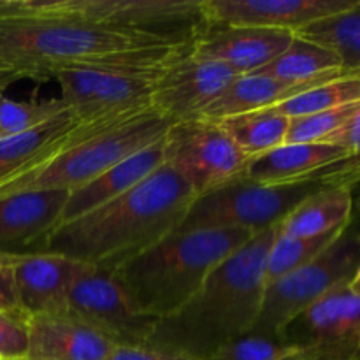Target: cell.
Segmentation results:
<instances>
[{
  "label": "cell",
  "mask_w": 360,
  "mask_h": 360,
  "mask_svg": "<svg viewBox=\"0 0 360 360\" xmlns=\"http://www.w3.org/2000/svg\"><path fill=\"white\" fill-rule=\"evenodd\" d=\"M195 193L167 164L118 199L58 225L37 252L116 271L178 229Z\"/></svg>",
  "instance_id": "cell-1"
},
{
  "label": "cell",
  "mask_w": 360,
  "mask_h": 360,
  "mask_svg": "<svg viewBox=\"0 0 360 360\" xmlns=\"http://www.w3.org/2000/svg\"><path fill=\"white\" fill-rule=\"evenodd\" d=\"M274 227L257 232L225 259L172 315L158 319L146 345L195 360H210L255 327L266 290V262Z\"/></svg>",
  "instance_id": "cell-2"
},
{
  "label": "cell",
  "mask_w": 360,
  "mask_h": 360,
  "mask_svg": "<svg viewBox=\"0 0 360 360\" xmlns=\"http://www.w3.org/2000/svg\"><path fill=\"white\" fill-rule=\"evenodd\" d=\"M171 127V120L151 105L76 120L48 150L0 178V197L39 190L72 192L123 158L160 141Z\"/></svg>",
  "instance_id": "cell-3"
},
{
  "label": "cell",
  "mask_w": 360,
  "mask_h": 360,
  "mask_svg": "<svg viewBox=\"0 0 360 360\" xmlns=\"http://www.w3.org/2000/svg\"><path fill=\"white\" fill-rule=\"evenodd\" d=\"M169 44L98 25L56 18L0 16V67L28 79H53L72 67L137 65V48Z\"/></svg>",
  "instance_id": "cell-4"
},
{
  "label": "cell",
  "mask_w": 360,
  "mask_h": 360,
  "mask_svg": "<svg viewBox=\"0 0 360 360\" xmlns=\"http://www.w3.org/2000/svg\"><path fill=\"white\" fill-rule=\"evenodd\" d=\"M253 236L245 229L174 231L112 273L137 311L164 319L178 311L206 278Z\"/></svg>",
  "instance_id": "cell-5"
},
{
  "label": "cell",
  "mask_w": 360,
  "mask_h": 360,
  "mask_svg": "<svg viewBox=\"0 0 360 360\" xmlns=\"http://www.w3.org/2000/svg\"><path fill=\"white\" fill-rule=\"evenodd\" d=\"M0 16L81 21L169 44H190L206 27L200 0H0Z\"/></svg>",
  "instance_id": "cell-6"
},
{
  "label": "cell",
  "mask_w": 360,
  "mask_h": 360,
  "mask_svg": "<svg viewBox=\"0 0 360 360\" xmlns=\"http://www.w3.org/2000/svg\"><path fill=\"white\" fill-rule=\"evenodd\" d=\"M341 185L326 174L292 183H255L239 176L234 181L193 197L176 231L197 229H245L262 232L273 229L319 190Z\"/></svg>",
  "instance_id": "cell-7"
},
{
  "label": "cell",
  "mask_w": 360,
  "mask_h": 360,
  "mask_svg": "<svg viewBox=\"0 0 360 360\" xmlns=\"http://www.w3.org/2000/svg\"><path fill=\"white\" fill-rule=\"evenodd\" d=\"M360 269V243L345 231L311 262L266 285L259 319L250 334L280 340L292 319L336 287L350 283Z\"/></svg>",
  "instance_id": "cell-8"
},
{
  "label": "cell",
  "mask_w": 360,
  "mask_h": 360,
  "mask_svg": "<svg viewBox=\"0 0 360 360\" xmlns=\"http://www.w3.org/2000/svg\"><path fill=\"white\" fill-rule=\"evenodd\" d=\"M248 158L217 122L192 118L165 134V164L202 195L243 176Z\"/></svg>",
  "instance_id": "cell-9"
},
{
  "label": "cell",
  "mask_w": 360,
  "mask_h": 360,
  "mask_svg": "<svg viewBox=\"0 0 360 360\" xmlns=\"http://www.w3.org/2000/svg\"><path fill=\"white\" fill-rule=\"evenodd\" d=\"M67 311L111 340L139 347L150 340L157 319L137 311L115 273L79 262L67 295Z\"/></svg>",
  "instance_id": "cell-10"
},
{
  "label": "cell",
  "mask_w": 360,
  "mask_h": 360,
  "mask_svg": "<svg viewBox=\"0 0 360 360\" xmlns=\"http://www.w3.org/2000/svg\"><path fill=\"white\" fill-rule=\"evenodd\" d=\"M280 340L297 347L302 360H357L360 295L340 285L292 319Z\"/></svg>",
  "instance_id": "cell-11"
},
{
  "label": "cell",
  "mask_w": 360,
  "mask_h": 360,
  "mask_svg": "<svg viewBox=\"0 0 360 360\" xmlns=\"http://www.w3.org/2000/svg\"><path fill=\"white\" fill-rule=\"evenodd\" d=\"M158 76L115 67H72L58 70L53 79L67 109L77 120H91L151 105Z\"/></svg>",
  "instance_id": "cell-12"
},
{
  "label": "cell",
  "mask_w": 360,
  "mask_h": 360,
  "mask_svg": "<svg viewBox=\"0 0 360 360\" xmlns=\"http://www.w3.org/2000/svg\"><path fill=\"white\" fill-rule=\"evenodd\" d=\"M236 77L231 67L190 53L157 77L150 104L172 123L199 118Z\"/></svg>",
  "instance_id": "cell-13"
},
{
  "label": "cell",
  "mask_w": 360,
  "mask_h": 360,
  "mask_svg": "<svg viewBox=\"0 0 360 360\" xmlns=\"http://www.w3.org/2000/svg\"><path fill=\"white\" fill-rule=\"evenodd\" d=\"M355 4L357 0H200V9L206 27L241 25L297 34Z\"/></svg>",
  "instance_id": "cell-14"
},
{
  "label": "cell",
  "mask_w": 360,
  "mask_h": 360,
  "mask_svg": "<svg viewBox=\"0 0 360 360\" xmlns=\"http://www.w3.org/2000/svg\"><path fill=\"white\" fill-rule=\"evenodd\" d=\"M295 34L241 25H210L192 42V55L231 67L238 76L252 74L287 49Z\"/></svg>",
  "instance_id": "cell-15"
},
{
  "label": "cell",
  "mask_w": 360,
  "mask_h": 360,
  "mask_svg": "<svg viewBox=\"0 0 360 360\" xmlns=\"http://www.w3.org/2000/svg\"><path fill=\"white\" fill-rule=\"evenodd\" d=\"M77 266L79 262L58 253H20L11 269V281L21 315L65 313Z\"/></svg>",
  "instance_id": "cell-16"
},
{
  "label": "cell",
  "mask_w": 360,
  "mask_h": 360,
  "mask_svg": "<svg viewBox=\"0 0 360 360\" xmlns=\"http://www.w3.org/2000/svg\"><path fill=\"white\" fill-rule=\"evenodd\" d=\"M32 360H105L116 345L69 311L25 316Z\"/></svg>",
  "instance_id": "cell-17"
},
{
  "label": "cell",
  "mask_w": 360,
  "mask_h": 360,
  "mask_svg": "<svg viewBox=\"0 0 360 360\" xmlns=\"http://www.w3.org/2000/svg\"><path fill=\"white\" fill-rule=\"evenodd\" d=\"M67 197L69 192L65 190H39L0 197V250L27 253L28 246L42 245L60 224Z\"/></svg>",
  "instance_id": "cell-18"
},
{
  "label": "cell",
  "mask_w": 360,
  "mask_h": 360,
  "mask_svg": "<svg viewBox=\"0 0 360 360\" xmlns=\"http://www.w3.org/2000/svg\"><path fill=\"white\" fill-rule=\"evenodd\" d=\"M165 164V136L157 143L143 148L137 153L123 158L118 164L111 165L104 172L88 181L86 185L69 192L60 224L72 221L111 200L118 199L130 188L139 185L143 179L153 174L158 167ZM56 225V227H58Z\"/></svg>",
  "instance_id": "cell-19"
},
{
  "label": "cell",
  "mask_w": 360,
  "mask_h": 360,
  "mask_svg": "<svg viewBox=\"0 0 360 360\" xmlns=\"http://www.w3.org/2000/svg\"><path fill=\"white\" fill-rule=\"evenodd\" d=\"M345 157H348L347 151L327 143H285L248 158L243 178L269 185L301 181L320 174Z\"/></svg>",
  "instance_id": "cell-20"
},
{
  "label": "cell",
  "mask_w": 360,
  "mask_h": 360,
  "mask_svg": "<svg viewBox=\"0 0 360 360\" xmlns=\"http://www.w3.org/2000/svg\"><path fill=\"white\" fill-rule=\"evenodd\" d=\"M355 188L330 185L294 207L280 224L276 234L285 238H316L347 227L354 211Z\"/></svg>",
  "instance_id": "cell-21"
},
{
  "label": "cell",
  "mask_w": 360,
  "mask_h": 360,
  "mask_svg": "<svg viewBox=\"0 0 360 360\" xmlns=\"http://www.w3.org/2000/svg\"><path fill=\"white\" fill-rule=\"evenodd\" d=\"M316 84L320 83L290 84L264 74H241L200 112L199 118L218 122L243 112L271 109Z\"/></svg>",
  "instance_id": "cell-22"
},
{
  "label": "cell",
  "mask_w": 360,
  "mask_h": 360,
  "mask_svg": "<svg viewBox=\"0 0 360 360\" xmlns=\"http://www.w3.org/2000/svg\"><path fill=\"white\" fill-rule=\"evenodd\" d=\"M252 74H264L290 84L323 83L343 76L340 58L323 46L294 35L280 56Z\"/></svg>",
  "instance_id": "cell-23"
},
{
  "label": "cell",
  "mask_w": 360,
  "mask_h": 360,
  "mask_svg": "<svg viewBox=\"0 0 360 360\" xmlns=\"http://www.w3.org/2000/svg\"><path fill=\"white\" fill-rule=\"evenodd\" d=\"M217 123L245 157L252 158L285 144L290 120L271 108L229 116Z\"/></svg>",
  "instance_id": "cell-24"
},
{
  "label": "cell",
  "mask_w": 360,
  "mask_h": 360,
  "mask_svg": "<svg viewBox=\"0 0 360 360\" xmlns=\"http://www.w3.org/2000/svg\"><path fill=\"white\" fill-rule=\"evenodd\" d=\"M295 35L333 51L345 74L360 72V0L350 9L315 21Z\"/></svg>",
  "instance_id": "cell-25"
},
{
  "label": "cell",
  "mask_w": 360,
  "mask_h": 360,
  "mask_svg": "<svg viewBox=\"0 0 360 360\" xmlns=\"http://www.w3.org/2000/svg\"><path fill=\"white\" fill-rule=\"evenodd\" d=\"M354 102H360V76L343 74V76L308 88L302 94L274 105L273 109L290 120L329 111V109L354 104Z\"/></svg>",
  "instance_id": "cell-26"
},
{
  "label": "cell",
  "mask_w": 360,
  "mask_h": 360,
  "mask_svg": "<svg viewBox=\"0 0 360 360\" xmlns=\"http://www.w3.org/2000/svg\"><path fill=\"white\" fill-rule=\"evenodd\" d=\"M343 231L345 227L329 234L316 236V238H285V236L276 234V229H274V239L271 243L266 262V285L311 262Z\"/></svg>",
  "instance_id": "cell-27"
},
{
  "label": "cell",
  "mask_w": 360,
  "mask_h": 360,
  "mask_svg": "<svg viewBox=\"0 0 360 360\" xmlns=\"http://www.w3.org/2000/svg\"><path fill=\"white\" fill-rule=\"evenodd\" d=\"M65 111L69 109L60 97L18 102L0 94V137L20 136L37 130Z\"/></svg>",
  "instance_id": "cell-28"
},
{
  "label": "cell",
  "mask_w": 360,
  "mask_h": 360,
  "mask_svg": "<svg viewBox=\"0 0 360 360\" xmlns=\"http://www.w3.org/2000/svg\"><path fill=\"white\" fill-rule=\"evenodd\" d=\"M210 360H302V352L276 338L248 334L221 347Z\"/></svg>",
  "instance_id": "cell-29"
},
{
  "label": "cell",
  "mask_w": 360,
  "mask_h": 360,
  "mask_svg": "<svg viewBox=\"0 0 360 360\" xmlns=\"http://www.w3.org/2000/svg\"><path fill=\"white\" fill-rule=\"evenodd\" d=\"M360 102H354L329 111L290 118L285 143H323L357 111Z\"/></svg>",
  "instance_id": "cell-30"
},
{
  "label": "cell",
  "mask_w": 360,
  "mask_h": 360,
  "mask_svg": "<svg viewBox=\"0 0 360 360\" xmlns=\"http://www.w3.org/2000/svg\"><path fill=\"white\" fill-rule=\"evenodd\" d=\"M27 323L20 311L0 309V360L27 357Z\"/></svg>",
  "instance_id": "cell-31"
},
{
  "label": "cell",
  "mask_w": 360,
  "mask_h": 360,
  "mask_svg": "<svg viewBox=\"0 0 360 360\" xmlns=\"http://www.w3.org/2000/svg\"><path fill=\"white\" fill-rule=\"evenodd\" d=\"M323 143L333 144V146L341 148L348 155L360 157V105L357 111L333 134L327 137Z\"/></svg>",
  "instance_id": "cell-32"
},
{
  "label": "cell",
  "mask_w": 360,
  "mask_h": 360,
  "mask_svg": "<svg viewBox=\"0 0 360 360\" xmlns=\"http://www.w3.org/2000/svg\"><path fill=\"white\" fill-rule=\"evenodd\" d=\"M105 360H195L183 355L171 354V352L153 348L150 345H139V347H116L112 354Z\"/></svg>",
  "instance_id": "cell-33"
},
{
  "label": "cell",
  "mask_w": 360,
  "mask_h": 360,
  "mask_svg": "<svg viewBox=\"0 0 360 360\" xmlns=\"http://www.w3.org/2000/svg\"><path fill=\"white\" fill-rule=\"evenodd\" d=\"M0 309H4V311H20L16 295H14L13 281H11V273L0 280Z\"/></svg>",
  "instance_id": "cell-34"
},
{
  "label": "cell",
  "mask_w": 360,
  "mask_h": 360,
  "mask_svg": "<svg viewBox=\"0 0 360 360\" xmlns=\"http://www.w3.org/2000/svg\"><path fill=\"white\" fill-rule=\"evenodd\" d=\"M348 232L360 243V195H354V211H352L350 221L347 225Z\"/></svg>",
  "instance_id": "cell-35"
},
{
  "label": "cell",
  "mask_w": 360,
  "mask_h": 360,
  "mask_svg": "<svg viewBox=\"0 0 360 360\" xmlns=\"http://www.w3.org/2000/svg\"><path fill=\"white\" fill-rule=\"evenodd\" d=\"M18 255H20V253H9V252H2V250H0V280H2V278H6L7 274L11 273V269H13Z\"/></svg>",
  "instance_id": "cell-36"
},
{
  "label": "cell",
  "mask_w": 360,
  "mask_h": 360,
  "mask_svg": "<svg viewBox=\"0 0 360 360\" xmlns=\"http://www.w3.org/2000/svg\"><path fill=\"white\" fill-rule=\"evenodd\" d=\"M18 79H21L20 74L14 72V70L2 69V67H0V94H4V91H6L11 84L16 83Z\"/></svg>",
  "instance_id": "cell-37"
},
{
  "label": "cell",
  "mask_w": 360,
  "mask_h": 360,
  "mask_svg": "<svg viewBox=\"0 0 360 360\" xmlns=\"http://www.w3.org/2000/svg\"><path fill=\"white\" fill-rule=\"evenodd\" d=\"M350 288H352V292H354V294L360 295V269L357 271V274L354 276V280L350 281Z\"/></svg>",
  "instance_id": "cell-38"
},
{
  "label": "cell",
  "mask_w": 360,
  "mask_h": 360,
  "mask_svg": "<svg viewBox=\"0 0 360 360\" xmlns=\"http://www.w3.org/2000/svg\"><path fill=\"white\" fill-rule=\"evenodd\" d=\"M11 360H32V359H28V357H21V359H11Z\"/></svg>",
  "instance_id": "cell-39"
},
{
  "label": "cell",
  "mask_w": 360,
  "mask_h": 360,
  "mask_svg": "<svg viewBox=\"0 0 360 360\" xmlns=\"http://www.w3.org/2000/svg\"><path fill=\"white\" fill-rule=\"evenodd\" d=\"M357 360H360V347H359V355H357Z\"/></svg>",
  "instance_id": "cell-40"
},
{
  "label": "cell",
  "mask_w": 360,
  "mask_h": 360,
  "mask_svg": "<svg viewBox=\"0 0 360 360\" xmlns=\"http://www.w3.org/2000/svg\"><path fill=\"white\" fill-rule=\"evenodd\" d=\"M357 76H360V72H359V74H357Z\"/></svg>",
  "instance_id": "cell-41"
}]
</instances>
